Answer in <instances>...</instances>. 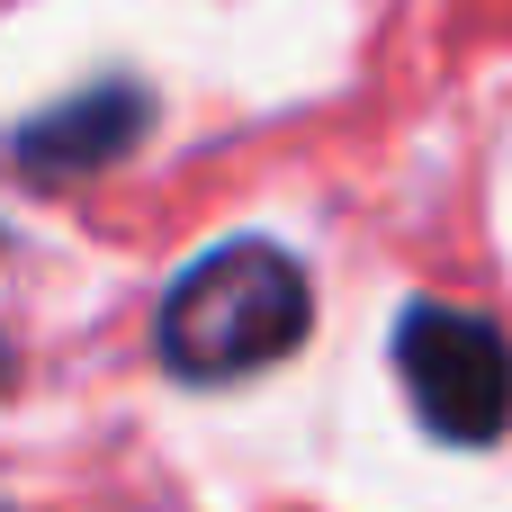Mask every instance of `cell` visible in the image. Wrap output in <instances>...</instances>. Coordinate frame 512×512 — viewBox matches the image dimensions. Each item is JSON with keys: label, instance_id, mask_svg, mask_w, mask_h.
Wrapping results in <instances>:
<instances>
[{"label": "cell", "instance_id": "cell-1", "mask_svg": "<svg viewBox=\"0 0 512 512\" xmlns=\"http://www.w3.org/2000/svg\"><path fill=\"white\" fill-rule=\"evenodd\" d=\"M306 333H315V288H306L297 252L270 234H234V243L198 252L153 306V360L180 387H243L261 369L297 360Z\"/></svg>", "mask_w": 512, "mask_h": 512}, {"label": "cell", "instance_id": "cell-2", "mask_svg": "<svg viewBox=\"0 0 512 512\" xmlns=\"http://www.w3.org/2000/svg\"><path fill=\"white\" fill-rule=\"evenodd\" d=\"M396 378H405V405L432 441L450 450H495L512 432V342L504 324H486L477 306H441V297H414L396 315V342H387Z\"/></svg>", "mask_w": 512, "mask_h": 512}, {"label": "cell", "instance_id": "cell-3", "mask_svg": "<svg viewBox=\"0 0 512 512\" xmlns=\"http://www.w3.org/2000/svg\"><path fill=\"white\" fill-rule=\"evenodd\" d=\"M153 117H162V99H153L135 72H99V81L63 90L54 108L18 117V126H9V162L36 171V180H81V171L126 162V153L153 135Z\"/></svg>", "mask_w": 512, "mask_h": 512}]
</instances>
